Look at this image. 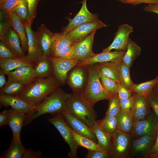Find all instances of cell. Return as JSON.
Masks as SVG:
<instances>
[{
	"label": "cell",
	"mask_w": 158,
	"mask_h": 158,
	"mask_svg": "<svg viewBox=\"0 0 158 158\" xmlns=\"http://www.w3.org/2000/svg\"><path fill=\"white\" fill-rule=\"evenodd\" d=\"M49 56L42 55L39 57L34 68V74L36 78H47L53 74V67Z\"/></svg>",
	"instance_id": "27"
},
{
	"label": "cell",
	"mask_w": 158,
	"mask_h": 158,
	"mask_svg": "<svg viewBox=\"0 0 158 158\" xmlns=\"http://www.w3.org/2000/svg\"><path fill=\"white\" fill-rule=\"evenodd\" d=\"M0 40L18 57L25 56L20 45L19 37L11 26L6 31Z\"/></svg>",
	"instance_id": "21"
},
{
	"label": "cell",
	"mask_w": 158,
	"mask_h": 158,
	"mask_svg": "<svg viewBox=\"0 0 158 158\" xmlns=\"http://www.w3.org/2000/svg\"><path fill=\"white\" fill-rule=\"evenodd\" d=\"M28 40V50L26 56L31 61L37 63L39 57L42 55L38 45L36 33L28 23L24 24Z\"/></svg>",
	"instance_id": "22"
},
{
	"label": "cell",
	"mask_w": 158,
	"mask_h": 158,
	"mask_svg": "<svg viewBox=\"0 0 158 158\" xmlns=\"http://www.w3.org/2000/svg\"><path fill=\"white\" fill-rule=\"evenodd\" d=\"M72 130L74 138L79 146L85 148L88 151L104 150L102 149L97 143L91 139L76 133L72 129Z\"/></svg>",
	"instance_id": "35"
},
{
	"label": "cell",
	"mask_w": 158,
	"mask_h": 158,
	"mask_svg": "<svg viewBox=\"0 0 158 158\" xmlns=\"http://www.w3.org/2000/svg\"><path fill=\"white\" fill-rule=\"evenodd\" d=\"M1 106H9L14 110L25 114L32 111L35 107L18 96L0 94Z\"/></svg>",
	"instance_id": "18"
},
{
	"label": "cell",
	"mask_w": 158,
	"mask_h": 158,
	"mask_svg": "<svg viewBox=\"0 0 158 158\" xmlns=\"http://www.w3.org/2000/svg\"><path fill=\"white\" fill-rule=\"evenodd\" d=\"M133 31V27L127 24L120 25L115 33L112 42L107 47L104 49L102 52H109L113 49L126 51L129 39V35Z\"/></svg>",
	"instance_id": "11"
},
{
	"label": "cell",
	"mask_w": 158,
	"mask_h": 158,
	"mask_svg": "<svg viewBox=\"0 0 158 158\" xmlns=\"http://www.w3.org/2000/svg\"><path fill=\"white\" fill-rule=\"evenodd\" d=\"M62 114L67 123L74 131L97 143V139L93 131L84 122L67 111H64Z\"/></svg>",
	"instance_id": "14"
},
{
	"label": "cell",
	"mask_w": 158,
	"mask_h": 158,
	"mask_svg": "<svg viewBox=\"0 0 158 158\" xmlns=\"http://www.w3.org/2000/svg\"><path fill=\"white\" fill-rule=\"evenodd\" d=\"M119 65L121 83L130 90L135 84L132 81L130 76V68L126 65L122 60L119 62Z\"/></svg>",
	"instance_id": "37"
},
{
	"label": "cell",
	"mask_w": 158,
	"mask_h": 158,
	"mask_svg": "<svg viewBox=\"0 0 158 158\" xmlns=\"http://www.w3.org/2000/svg\"><path fill=\"white\" fill-rule=\"evenodd\" d=\"M96 32H93L82 40L74 43L73 59L79 62L95 55L92 47Z\"/></svg>",
	"instance_id": "15"
},
{
	"label": "cell",
	"mask_w": 158,
	"mask_h": 158,
	"mask_svg": "<svg viewBox=\"0 0 158 158\" xmlns=\"http://www.w3.org/2000/svg\"><path fill=\"white\" fill-rule=\"evenodd\" d=\"M74 43L64 47L53 54L51 56L67 59H73L74 52Z\"/></svg>",
	"instance_id": "42"
},
{
	"label": "cell",
	"mask_w": 158,
	"mask_h": 158,
	"mask_svg": "<svg viewBox=\"0 0 158 158\" xmlns=\"http://www.w3.org/2000/svg\"><path fill=\"white\" fill-rule=\"evenodd\" d=\"M30 84L18 82L6 83L3 87L0 89V94L18 96L22 93Z\"/></svg>",
	"instance_id": "32"
},
{
	"label": "cell",
	"mask_w": 158,
	"mask_h": 158,
	"mask_svg": "<svg viewBox=\"0 0 158 158\" xmlns=\"http://www.w3.org/2000/svg\"><path fill=\"white\" fill-rule=\"evenodd\" d=\"M133 104L131 110L133 124L147 118L152 112L146 97L135 93Z\"/></svg>",
	"instance_id": "17"
},
{
	"label": "cell",
	"mask_w": 158,
	"mask_h": 158,
	"mask_svg": "<svg viewBox=\"0 0 158 158\" xmlns=\"http://www.w3.org/2000/svg\"><path fill=\"white\" fill-rule=\"evenodd\" d=\"M53 68V75L61 85H64L70 70L79 62L74 59H67L49 56Z\"/></svg>",
	"instance_id": "10"
},
{
	"label": "cell",
	"mask_w": 158,
	"mask_h": 158,
	"mask_svg": "<svg viewBox=\"0 0 158 158\" xmlns=\"http://www.w3.org/2000/svg\"><path fill=\"white\" fill-rule=\"evenodd\" d=\"M87 0H82L81 3L82 7L79 12L72 19L67 18L68 20V25L61 33L66 35L76 27L85 23L98 19V15L89 11L87 7Z\"/></svg>",
	"instance_id": "13"
},
{
	"label": "cell",
	"mask_w": 158,
	"mask_h": 158,
	"mask_svg": "<svg viewBox=\"0 0 158 158\" xmlns=\"http://www.w3.org/2000/svg\"><path fill=\"white\" fill-rule=\"evenodd\" d=\"M36 64L31 61L26 56L20 57L0 59V69L6 74L17 68L24 66L35 67Z\"/></svg>",
	"instance_id": "24"
},
{
	"label": "cell",
	"mask_w": 158,
	"mask_h": 158,
	"mask_svg": "<svg viewBox=\"0 0 158 158\" xmlns=\"http://www.w3.org/2000/svg\"><path fill=\"white\" fill-rule=\"evenodd\" d=\"M158 2V0H134L132 4L136 5L141 3L154 4Z\"/></svg>",
	"instance_id": "53"
},
{
	"label": "cell",
	"mask_w": 158,
	"mask_h": 158,
	"mask_svg": "<svg viewBox=\"0 0 158 158\" xmlns=\"http://www.w3.org/2000/svg\"><path fill=\"white\" fill-rule=\"evenodd\" d=\"M18 57L3 43L0 42V59H6Z\"/></svg>",
	"instance_id": "45"
},
{
	"label": "cell",
	"mask_w": 158,
	"mask_h": 158,
	"mask_svg": "<svg viewBox=\"0 0 158 158\" xmlns=\"http://www.w3.org/2000/svg\"><path fill=\"white\" fill-rule=\"evenodd\" d=\"M107 26L105 24L98 19L80 25L66 35L71 41L76 43L82 40L93 32Z\"/></svg>",
	"instance_id": "9"
},
{
	"label": "cell",
	"mask_w": 158,
	"mask_h": 158,
	"mask_svg": "<svg viewBox=\"0 0 158 158\" xmlns=\"http://www.w3.org/2000/svg\"><path fill=\"white\" fill-rule=\"evenodd\" d=\"M134 98V94L131 96L127 98L124 99L119 98L121 109L124 110L131 109L133 104Z\"/></svg>",
	"instance_id": "47"
},
{
	"label": "cell",
	"mask_w": 158,
	"mask_h": 158,
	"mask_svg": "<svg viewBox=\"0 0 158 158\" xmlns=\"http://www.w3.org/2000/svg\"><path fill=\"white\" fill-rule=\"evenodd\" d=\"M91 128L96 136L98 145L102 149L109 154L111 145L112 134L101 129L96 122Z\"/></svg>",
	"instance_id": "29"
},
{
	"label": "cell",
	"mask_w": 158,
	"mask_h": 158,
	"mask_svg": "<svg viewBox=\"0 0 158 158\" xmlns=\"http://www.w3.org/2000/svg\"><path fill=\"white\" fill-rule=\"evenodd\" d=\"M22 3L26 4L27 6L25 0H0V9L1 11L9 13L11 12L14 7Z\"/></svg>",
	"instance_id": "41"
},
{
	"label": "cell",
	"mask_w": 158,
	"mask_h": 158,
	"mask_svg": "<svg viewBox=\"0 0 158 158\" xmlns=\"http://www.w3.org/2000/svg\"><path fill=\"white\" fill-rule=\"evenodd\" d=\"M158 127V119L152 111L147 118L133 124L131 133L132 138L136 139L156 131Z\"/></svg>",
	"instance_id": "12"
},
{
	"label": "cell",
	"mask_w": 158,
	"mask_h": 158,
	"mask_svg": "<svg viewBox=\"0 0 158 158\" xmlns=\"http://www.w3.org/2000/svg\"><path fill=\"white\" fill-rule=\"evenodd\" d=\"M36 33L39 47L42 54L46 56H51V43L60 33L52 32L44 23L40 25Z\"/></svg>",
	"instance_id": "16"
},
{
	"label": "cell",
	"mask_w": 158,
	"mask_h": 158,
	"mask_svg": "<svg viewBox=\"0 0 158 158\" xmlns=\"http://www.w3.org/2000/svg\"><path fill=\"white\" fill-rule=\"evenodd\" d=\"M8 14L11 25L18 35L22 48L25 53L28 50V40L24 25L14 13L11 12Z\"/></svg>",
	"instance_id": "25"
},
{
	"label": "cell",
	"mask_w": 158,
	"mask_h": 158,
	"mask_svg": "<svg viewBox=\"0 0 158 158\" xmlns=\"http://www.w3.org/2000/svg\"><path fill=\"white\" fill-rule=\"evenodd\" d=\"M158 78V75L156 76Z\"/></svg>",
	"instance_id": "57"
},
{
	"label": "cell",
	"mask_w": 158,
	"mask_h": 158,
	"mask_svg": "<svg viewBox=\"0 0 158 158\" xmlns=\"http://www.w3.org/2000/svg\"><path fill=\"white\" fill-rule=\"evenodd\" d=\"M34 68L30 66H22L7 72L6 73L8 76L6 83L13 82L31 83L36 79L34 74Z\"/></svg>",
	"instance_id": "20"
},
{
	"label": "cell",
	"mask_w": 158,
	"mask_h": 158,
	"mask_svg": "<svg viewBox=\"0 0 158 158\" xmlns=\"http://www.w3.org/2000/svg\"><path fill=\"white\" fill-rule=\"evenodd\" d=\"M61 85L53 74L47 78H36L18 96L36 107Z\"/></svg>",
	"instance_id": "2"
},
{
	"label": "cell",
	"mask_w": 158,
	"mask_h": 158,
	"mask_svg": "<svg viewBox=\"0 0 158 158\" xmlns=\"http://www.w3.org/2000/svg\"><path fill=\"white\" fill-rule=\"evenodd\" d=\"M132 92L121 83L119 84L118 96L119 99H126L131 96Z\"/></svg>",
	"instance_id": "48"
},
{
	"label": "cell",
	"mask_w": 158,
	"mask_h": 158,
	"mask_svg": "<svg viewBox=\"0 0 158 158\" xmlns=\"http://www.w3.org/2000/svg\"><path fill=\"white\" fill-rule=\"evenodd\" d=\"M121 109L118 95L111 97L109 99L108 109L105 116L117 117Z\"/></svg>",
	"instance_id": "39"
},
{
	"label": "cell",
	"mask_w": 158,
	"mask_h": 158,
	"mask_svg": "<svg viewBox=\"0 0 158 158\" xmlns=\"http://www.w3.org/2000/svg\"><path fill=\"white\" fill-rule=\"evenodd\" d=\"M9 117L7 125L12 132V139L15 142H21L20 133L24 125L25 114L10 109Z\"/></svg>",
	"instance_id": "23"
},
{
	"label": "cell",
	"mask_w": 158,
	"mask_h": 158,
	"mask_svg": "<svg viewBox=\"0 0 158 158\" xmlns=\"http://www.w3.org/2000/svg\"><path fill=\"white\" fill-rule=\"evenodd\" d=\"M96 123L101 129L111 134L117 129V120L116 116H105L102 119L96 121Z\"/></svg>",
	"instance_id": "33"
},
{
	"label": "cell",
	"mask_w": 158,
	"mask_h": 158,
	"mask_svg": "<svg viewBox=\"0 0 158 158\" xmlns=\"http://www.w3.org/2000/svg\"><path fill=\"white\" fill-rule=\"evenodd\" d=\"M132 138L131 134L117 129L112 134L111 158H129Z\"/></svg>",
	"instance_id": "6"
},
{
	"label": "cell",
	"mask_w": 158,
	"mask_h": 158,
	"mask_svg": "<svg viewBox=\"0 0 158 158\" xmlns=\"http://www.w3.org/2000/svg\"><path fill=\"white\" fill-rule=\"evenodd\" d=\"M10 109H6L0 113V126L8 125Z\"/></svg>",
	"instance_id": "51"
},
{
	"label": "cell",
	"mask_w": 158,
	"mask_h": 158,
	"mask_svg": "<svg viewBox=\"0 0 158 158\" xmlns=\"http://www.w3.org/2000/svg\"><path fill=\"white\" fill-rule=\"evenodd\" d=\"M146 98L152 111L158 119V94L153 89Z\"/></svg>",
	"instance_id": "43"
},
{
	"label": "cell",
	"mask_w": 158,
	"mask_h": 158,
	"mask_svg": "<svg viewBox=\"0 0 158 158\" xmlns=\"http://www.w3.org/2000/svg\"><path fill=\"white\" fill-rule=\"evenodd\" d=\"M158 82V78L156 77L152 80L138 84H135L130 90L146 97L153 90L155 85Z\"/></svg>",
	"instance_id": "34"
},
{
	"label": "cell",
	"mask_w": 158,
	"mask_h": 158,
	"mask_svg": "<svg viewBox=\"0 0 158 158\" xmlns=\"http://www.w3.org/2000/svg\"><path fill=\"white\" fill-rule=\"evenodd\" d=\"M119 62H106L96 63L100 74L121 83Z\"/></svg>",
	"instance_id": "26"
},
{
	"label": "cell",
	"mask_w": 158,
	"mask_h": 158,
	"mask_svg": "<svg viewBox=\"0 0 158 158\" xmlns=\"http://www.w3.org/2000/svg\"><path fill=\"white\" fill-rule=\"evenodd\" d=\"M144 10L158 14V2L154 4H149L143 8Z\"/></svg>",
	"instance_id": "52"
},
{
	"label": "cell",
	"mask_w": 158,
	"mask_h": 158,
	"mask_svg": "<svg viewBox=\"0 0 158 158\" xmlns=\"http://www.w3.org/2000/svg\"><path fill=\"white\" fill-rule=\"evenodd\" d=\"M126 51L115 50L95 54L93 56L82 61L77 65L83 66L106 62H119L121 61Z\"/></svg>",
	"instance_id": "19"
},
{
	"label": "cell",
	"mask_w": 158,
	"mask_h": 158,
	"mask_svg": "<svg viewBox=\"0 0 158 158\" xmlns=\"http://www.w3.org/2000/svg\"><path fill=\"white\" fill-rule=\"evenodd\" d=\"M74 43L71 41L66 35L61 32L52 42L51 47V56L58 52L64 47Z\"/></svg>",
	"instance_id": "36"
},
{
	"label": "cell",
	"mask_w": 158,
	"mask_h": 158,
	"mask_svg": "<svg viewBox=\"0 0 158 158\" xmlns=\"http://www.w3.org/2000/svg\"><path fill=\"white\" fill-rule=\"evenodd\" d=\"M85 157L86 158H111L109 154L104 150L88 151Z\"/></svg>",
	"instance_id": "46"
},
{
	"label": "cell",
	"mask_w": 158,
	"mask_h": 158,
	"mask_svg": "<svg viewBox=\"0 0 158 158\" xmlns=\"http://www.w3.org/2000/svg\"><path fill=\"white\" fill-rule=\"evenodd\" d=\"M100 80L103 87L111 97L118 95L119 83L100 74Z\"/></svg>",
	"instance_id": "38"
},
{
	"label": "cell",
	"mask_w": 158,
	"mask_h": 158,
	"mask_svg": "<svg viewBox=\"0 0 158 158\" xmlns=\"http://www.w3.org/2000/svg\"><path fill=\"white\" fill-rule=\"evenodd\" d=\"M88 77V65H76L68 72L66 82L73 92L81 93L86 87Z\"/></svg>",
	"instance_id": "7"
},
{
	"label": "cell",
	"mask_w": 158,
	"mask_h": 158,
	"mask_svg": "<svg viewBox=\"0 0 158 158\" xmlns=\"http://www.w3.org/2000/svg\"><path fill=\"white\" fill-rule=\"evenodd\" d=\"M26 149L21 142H17L12 139L8 149L0 156L1 158H23Z\"/></svg>",
	"instance_id": "31"
},
{
	"label": "cell",
	"mask_w": 158,
	"mask_h": 158,
	"mask_svg": "<svg viewBox=\"0 0 158 158\" xmlns=\"http://www.w3.org/2000/svg\"><path fill=\"white\" fill-rule=\"evenodd\" d=\"M141 49L138 45L129 38L127 48L122 61L130 68L135 60L140 54Z\"/></svg>",
	"instance_id": "30"
},
{
	"label": "cell",
	"mask_w": 158,
	"mask_h": 158,
	"mask_svg": "<svg viewBox=\"0 0 158 158\" xmlns=\"http://www.w3.org/2000/svg\"><path fill=\"white\" fill-rule=\"evenodd\" d=\"M70 95L59 87L48 96L31 112L25 114L24 125L26 126L40 116L47 114L53 115L65 111Z\"/></svg>",
	"instance_id": "1"
},
{
	"label": "cell",
	"mask_w": 158,
	"mask_h": 158,
	"mask_svg": "<svg viewBox=\"0 0 158 158\" xmlns=\"http://www.w3.org/2000/svg\"><path fill=\"white\" fill-rule=\"evenodd\" d=\"M6 74L4 71L0 69V89L3 87L6 84L7 81H6L5 75Z\"/></svg>",
	"instance_id": "54"
},
{
	"label": "cell",
	"mask_w": 158,
	"mask_h": 158,
	"mask_svg": "<svg viewBox=\"0 0 158 158\" xmlns=\"http://www.w3.org/2000/svg\"><path fill=\"white\" fill-rule=\"evenodd\" d=\"M27 4L29 16V23L32 25V23L36 17L37 8L40 0H25Z\"/></svg>",
	"instance_id": "44"
},
{
	"label": "cell",
	"mask_w": 158,
	"mask_h": 158,
	"mask_svg": "<svg viewBox=\"0 0 158 158\" xmlns=\"http://www.w3.org/2000/svg\"><path fill=\"white\" fill-rule=\"evenodd\" d=\"M92 128L95 123L97 114L81 93L73 92L66 102V110Z\"/></svg>",
	"instance_id": "3"
},
{
	"label": "cell",
	"mask_w": 158,
	"mask_h": 158,
	"mask_svg": "<svg viewBox=\"0 0 158 158\" xmlns=\"http://www.w3.org/2000/svg\"><path fill=\"white\" fill-rule=\"evenodd\" d=\"M42 155V153L39 150L34 151L26 149L23 158H38L41 157Z\"/></svg>",
	"instance_id": "50"
},
{
	"label": "cell",
	"mask_w": 158,
	"mask_h": 158,
	"mask_svg": "<svg viewBox=\"0 0 158 158\" xmlns=\"http://www.w3.org/2000/svg\"><path fill=\"white\" fill-rule=\"evenodd\" d=\"M88 77L86 87L81 94L93 107L97 102L109 100L111 97L102 86L100 80V73L95 64L88 65Z\"/></svg>",
	"instance_id": "4"
},
{
	"label": "cell",
	"mask_w": 158,
	"mask_h": 158,
	"mask_svg": "<svg viewBox=\"0 0 158 158\" xmlns=\"http://www.w3.org/2000/svg\"><path fill=\"white\" fill-rule=\"evenodd\" d=\"M122 3L125 4H132L134 0H117Z\"/></svg>",
	"instance_id": "55"
},
{
	"label": "cell",
	"mask_w": 158,
	"mask_h": 158,
	"mask_svg": "<svg viewBox=\"0 0 158 158\" xmlns=\"http://www.w3.org/2000/svg\"><path fill=\"white\" fill-rule=\"evenodd\" d=\"M47 120L56 128L69 145L68 156L71 158H77V150L79 146L74 138L72 129L66 121L62 114L54 115Z\"/></svg>",
	"instance_id": "5"
},
{
	"label": "cell",
	"mask_w": 158,
	"mask_h": 158,
	"mask_svg": "<svg viewBox=\"0 0 158 158\" xmlns=\"http://www.w3.org/2000/svg\"><path fill=\"white\" fill-rule=\"evenodd\" d=\"M117 129L131 134L133 126V118L131 109L121 110L116 117Z\"/></svg>",
	"instance_id": "28"
},
{
	"label": "cell",
	"mask_w": 158,
	"mask_h": 158,
	"mask_svg": "<svg viewBox=\"0 0 158 158\" xmlns=\"http://www.w3.org/2000/svg\"><path fill=\"white\" fill-rule=\"evenodd\" d=\"M157 131L132 140L130 158H147L154 143Z\"/></svg>",
	"instance_id": "8"
},
{
	"label": "cell",
	"mask_w": 158,
	"mask_h": 158,
	"mask_svg": "<svg viewBox=\"0 0 158 158\" xmlns=\"http://www.w3.org/2000/svg\"><path fill=\"white\" fill-rule=\"evenodd\" d=\"M11 12L16 14L23 24L29 23V13L26 4L22 3L18 5L13 8Z\"/></svg>",
	"instance_id": "40"
},
{
	"label": "cell",
	"mask_w": 158,
	"mask_h": 158,
	"mask_svg": "<svg viewBox=\"0 0 158 158\" xmlns=\"http://www.w3.org/2000/svg\"><path fill=\"white\" fill-rule=\"evenodd\" d=\"M153 89L158 94V82L155 85Z\"/></svg>",
	"instance_id": "56"
},
{
	"label": "cell",
	"mask_w": 158,
	"mask_h": 158,
	"mask_svg": "<svg viewBox=\"0 0 158 158\" xmlns=\"http://www.w3.org/2000/svg\"><path fill=\"white\" fill-rule=\"evenodd\" d=\"M148 158H158V127L157 130V134L154 145L151 150Z\"/></svg>",
	"instance_id": "49"
}]
</instances>
